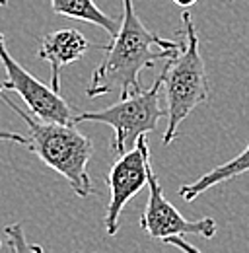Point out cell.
<instances>
[{
	"mask_svg": "<svg viewBox=\"0 0 249 253\" xmlns=\"http://www.w3.org/2000/svg\"><path fill=\"white\" fill-rule=\"evenodd\" d=\"M179 47L181 41L164 39L150 32L136 16L132 0H123V22L111 43L99 47L105 55L93 70L86 95L95 99L119 90L121 97H126L142 90L138 82L140 70L158 61H167L179 51Z\"/></svg>",
	"mask_w": 249,
	"mask_h": 253,
	"instance_id": "1",
	"label": "cell"
},
{
	"mask_svg": "<svg viewBox=\"0 0 249 253\" xmlns=\"http://www.w3.org/2000/svg\"><path fill=\"white\" fill-rule=\"evenodd\" d=\"M0 99L26 121L30 130L28 148L31 152L37 154L45 166L59 171L78 197H90L93 193L88 175V162L93 154L92 140L74 128V125L41 121L10 101L4 94L0 95Z\"/></svg>",
	"mask_w": 249,
	"mask_h": 253,
	"instance_id": "2",
	"label": "cell"
},
{
	"mask_svg": "<svg viewBox=\"0 0 249 253\" xmlns=\"http://www.w3.org/2000/svg\"><path fill=\"white\" fill-rule=\"evenodd\" d=\"M183 30L179 51L164 64V88L167 99V128L164 144H171L181 123L191 111L208 101V78L199 51V35L189 12H183Z\"/></svg>",
	"mask_w": 249,
	"mask_h": 253,
	"instance_id": "3",
	"label": "cell"
},
{
	"mask_svg": "<svg viewBox=\"0 0 249 253\" xmlns=\"http://www.w3.org/2000/svg\"><path fill=\"white\" fill-rule=\"evenodd\" d=\"M162 88H164V68L148 90L132 92L126 97H121L117 103L99 111L76 113V125L78 123L109 125L115 130L113 150L121 156L130 148H134L138 136L156 130L158 121L164 115H167V109L162 107V97H160Z\"/></svg>",
	"mask_w": 249,
	"mask_h": 253,
	"instance_id": "4",
	"label": "cell"
},
{
	"mask_svg": "<svg viewBox=\"0 0 249 253\" xmlns=\"http://www.w3.org/2000/svg\"><path fill=\"white\" fill-rule=\"evenodd\" d=\"M0 63L6 68V80L0 82V92L12 90L20 95L31 115H35L41 121L51 123H64V125H76V111L72 105L66 103L61 92H55L51 86H45L35 76L18 63L6 49L4 35L0 33Z\"/></svg>",
	"mask_w": 249,
	"mask_h": 253,
	"instance_id": "5",
	"label": "cell"
},
{
	"mask_svg": "<svg viewBox=\"0 0 249 253\" xmlns=\"http://www.w3.org/2000/svg\"><path fill=\"white\" fill-rule=\"evenodd\" d=\"M148 168H150V146L146 134L138 136L134 148L119 156L111 166L105 181L109 187V205L105 211V232L115 236L121 224V212L124 205L148 187Z\"/></svg>",
	"mask_w": 249,
	"mask_h": 253,
	"instance_id": "6",
	"label": "cell"
},
{
	"mask_svg": "<svg viewBox=\"0 0 249 253\" xmlns=\"http://www.w3.org/2000/svg\"><path fill=\"white\" fill-rule=\"evenodd\" d=\"M140 228L152 238L164 242L171 236H203L207 240L214 238L218 226L212 218H201V220H187L185 216L164 197L162 185L156 177L152 164L148 168V201L144 207V212L140 216Z\"/></svg>",
	"mask_w": 249,
	"mask_h": 253,
	"instance_id": "7",
	"label": "cell"
},
{
	"mask_svg": "<svg viewBox=\"0 0 249 253\" xmlns=\"http://www.w3.org/2000/svg\"><path fill=\"white\" fill-rule=\"evenodd\" d=\"M90 49L88 39L72 28L47 33L39 45V59L51 64V88L61 92V72L66 64L80 61Z\"/></svg>",
	"mask_w": 249,
	"mask_h": 253,
	"instance_id": "8",
	"label": "cell"
},
{
	"mask_svg": "<svg viewBox=\"0 0 249 253\" xmlns=\"http://www.w3.org/2000/svg\"><path fill=\"white\" fill-rule=\"evenodd\" d=\"M246 171H249V144L246 146V150L242 154H238L234 160H230V162L214 168V169L203 173L193 183L181 185L179 187V197L185 203H191L193 199H197L199 195H203L205 191H208L210 187H214L218 183H224L228 179H234V177H238V175H242Z\"/></svg>",
	"mask_w": 249,
	"mask_h": 253,
	"instance_id": "9",
	"label": "cell"
},
{
	"mask_svg": "<svg viewBox=\"0 0 249 253\" xmlns=\"http://www.w3.org/2000/svg\"><path fill=\"white\" fill-rule=\"evenodd\" d=\"M51 8L59 16L70 18V20H80V22H86V24H93V26L105 30L111 37L119 32L117 20L103 14L95 6L93 0H51Z\"/></svg>",
	"mask_w": 249,
	"mask_h": 253,
	"instance_id": "10",
	"label": "cell"
},
{
	"mask_svg": "<svg viewBox=\"0 0 249 253\" xmlns=\"http://www.w3.org/2000/svg\"><path fill=\"white\" fill-rule=\"evenodd\" d=\"M6 236L10 238V244H8V250L10 252H43V248L39 246H33L28 244L26 238H24V230H22V224H14V226H8L6 230Z\"/></svg>",
	"mask_w": 249,
	"mask_h": 253,
	"instance_id": "11",
	"label": "cell"
},
{
	"mask_svg": "<svg viewBox=\"0 0 249 253\" xmlns=\"http://www.w3.org/2000/svg\"><path fill=\"white\" fill-rule=\"evenodd\" d=\"M0 142H16V144H26L28 146V136L20 134V132H12V130H2L0 128Z\"/></svg>",
	"mask_w": 249,
	"mask_h": 253,
	"instance_id": "12",
	"label": "cell"
},
{
	"mask_svg": "<svg viewBox=\"0 0 249 253\" xmlns=\"http://www.w3.org/2000/svg\"><path fill=\"white\" fill-rule=\"evenodd\" d=\"M164 244L177 246V248H179V250H183V252H197V248H195V246H191L189 242H185L181 236H171V238H166V240H164Z\"/></svg>",
	"mask_w": 249,
	"mask_h": 253,
	"instance_id": "13",
	"label": "cell"
},
{
	"mask_svg": "<svg viewBox=\"0 0 249 253\" xmlns=\"http://www.w3.org/2000/svg\"><path fill=\"white\" fill-rule=\"evenodd\" d=\"M177 6H181V8H189V6H193V4H197V0H173Z\"/></svg>",
	"mask_w": 249,
	"mask_h": 253,
	"instance_id": "14",
	"label": "cell"
},
{
	"mask_svg": "<svg viewBox=\"0 0 249 253\" xmlns=\"http://www.w3.org/2000/svg\"><path fill=\"white\" fill-rule=\"evenodd\" d=\"M6 2H8V0H0V8H2V6H6Z\"/></svg>",
	"mask_w": 249,
	"mask_h": 253,
	"instance_id": "15",
	"label": "cell"
},
{
	"mask_svg": "<svg viewBox=\"0 0 249 253\" xmlns=\"http://www.w3.org/2000/svg\"><path fill=\"white\" fill-rule=\"evenodd\" d=\"M0 95H2V92H0Z\"/></svg>",
	"mask_w": 249,
	"mask_h": 253,
	"instance_id": "16",
	"label": "cell"
}]
</instances>
